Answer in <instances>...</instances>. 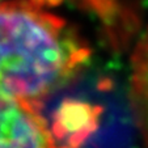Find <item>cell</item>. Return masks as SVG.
Returning a JSON list of instances; mask_svg holds the SVG:
<instances>
[{"label": "cell", "mask_w": 148, "mask_h": 148, "mask_svg": "<svg viewBox=\"0 0 148 148\" xmlns=\"http://www.w3.org/2000/svg\"><path fill=\"white\" fill-rule=\"evenodd\" d=\"M81 3L96 12L106 24L115 23L121 17L118 16L121 8L119 0H81Z\"/></svg>", "instance_id": "obj_5"}, {"label": "cell", "mask_w": 148, "mask_h": 148, "mask_svg": "<svg viewBox=\"0 0 148 148\" xmlns=\"http://www.w3.org/2000/svg\"><path fill=\"white\" fill-rule=\"evenodd\" d=\"M0 148H55L41 109L0 92Z\"/></svg>", "instance_id": "obj_2"}, {"label": "cell", "mask_w": 148, "mask_h": 148, "mask_svg": "<svg viewBox=\"0 0 148 148\" xmlns=\"http://www.w3.org/2000/svg\"><path fill=\"white\" fill-rule=\"evenodd\" d=\"M90 49L64 20L32 0L0 3V92L41 109L68 84Z\"/></svg>", "instance_id": "obj_1"}, {"label": "cell", "mask_w": 148, "mask_h": 148, "mask_svg": "<svg viewBox=\"0 0 148 148\" xmlns=\"http://www.w3.org/2000/svg\"><path fill=\"white\" fill-rule=\"evenodd\" d=\"M130 103L135 123L148 147V26L136 42L131 56Z\"/></svg>", "instance_id": "obj_4"}, {"label": "cell", "mask_w": 148, "mask_h": 148, "mask_svg": "<svg viewBox=\"0 0 148 148\" xmlns=\"http://www.w3.org/2000/svg\"><path fill=\"white\" fill-rule=\"evenodd\" d=\"M100 108L87 101L62 102L49 126L55 148H80L97 129Z\"/></svg>", "instance_id": "obj_3"}]
</instances>
